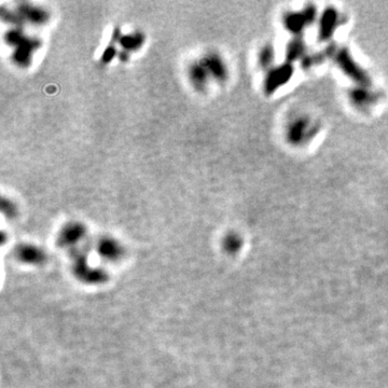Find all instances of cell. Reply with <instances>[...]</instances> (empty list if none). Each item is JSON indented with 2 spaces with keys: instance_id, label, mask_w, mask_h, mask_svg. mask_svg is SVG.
Here are the masks:
<instances>
[{
  "instance_id": "obj_9",
  "label": "cell",
  "mask_w": 388,
  "mask_h": 388,
  "mask_svg": "<svg viewBox=\"0 0 388 388\" xmlns=\"http://www.w3.org/2000/svg\"><path fill=\"white\" fill-rule=\"evenodd\" d=\"M341 15L337 12V10L329 7L326 8L325 11L319 17L318 23V39L320 41H327L331 39L333 34L337 29L338 25L341 24Z\"/></svg>"
},
{
  "instance_id": "obj_19",
  "label": "cell",
  "mask_w": 388,
  "mask_h": 388,
  "mask_svg": "<svg viewBox=\"0 0 388 388\" xmlns=\"http://www.w3.org/2000/svg\"><path fill=\"white\" fill-rule=\"evenodd\" d=\"M118 57H119L120 62H122V63H126V62H129V61H130V58H131V53L128 52V51L121 50V51L119 52V54H118Z\"/></svg>"
},
{
  "instance_id": "obj_12",
  "label": "cell",
  "mask_w": 388,
  "mask_h": 388,
  "mask_svg": "<svg viewBox=\"0 0 388 388\" xmlns=\"http://www.w3.org/2000/svg\"><path fill=\"white\" fill-rule=\"evenodd\" d=\"M306 44L301 36H296L291 39L286 46V60L287 63H293L297 61H302V58L306 55Z\"/></svg>"
},
{
  "instance_id": "obj_7",
  "label": "cell",
  "mask_w": 388,
  "mask_h": 388,
  "mask_svg": "<svg viewBox=\"0 0 388 388\" xmlns=\"http://www.w3.org/2000/svg\"><path fill=\"white\" fill-rule=\"evenodd\" d=\"M202 63L207 69L210 79L218 83H225L229 79V68L225 60L215 52H210L201 58Z\"/></svg>"
},
{
  "instance_id": "obj_6",
  "label": "cell",
  "mask_w": 388,
  "mask_h": 388,
  "mask_svg": "<svg viewBox=\"0 0 388 388\" xmlns=\"http://www.w3.org/2000/svg\"><path fill=\"white\" fill-rule=\"evenodd\" d=\"M352 105L360 110L370 109L380 101V94L373 91L370 85H357L348 92Z\"/></svg>"
},
{
  "instance_id": "obj_1",
  "label": "cell",
  "mask_w": 388,
  "mask_h": 388,
  "mask_svg": "<svg viewBox=\"0 0 388 388\" xmlns=\"http://www.w3.org/2000/svg\"><path fill=\"white\" fill-rule=\"evenodd\" d=\"M5 41L13 47L12 61L18 67H28L33 61V56L42 42L39 38L28 36L22 27H13L6 33Z\"/></svg>"
},
{
  "instance_id": "obj_13",
  "label": "cell",
  "mask_w": 388,
  "mask_h": 388,
  "mask_svg": "<svg viewBox=\"0 0 388 388\" xmlns=\"http://www.w3.org/2000/svg\"><path fill=\"white\" fill-rule=\"evenodd\" d=\"M336 50H337V47H335L334 45L331 44V45L327 46L325 50L322 52L305 55L302 58V61H301V66L303 67V69L306 70V69H309V68H312L314 66L320 65L325 62L327 57H333Z\"/></svg>"
},
{
  "instance_id": "obj_16",
  "label": "cell",
  "mask_w": 388,
  "mask_h": 388,
  "mask_svg": "<svg viewBox=\"0 0 388 388\" xmlns=\"http://www.w3.org/2000/svg\"><path fill=\"white\" fill-rule=\"evenodd\" d=\"M2 209L5 215L9 218L15 217L17 213V207L15 204L11 200H9L7 198H3L2 200Z\"/></svg>"
},
{
  "instance_id": "obj_14",
  "label": "cell",
  "mask_w": 388,
  "mask_h": 388,
  "mask_svg": "<svg viewBox=\"0 0 388 388\" xmlns=\"http://www.w3.org/2000/svg\"><path fill=\"white\" fill-rule=\"evenodd\" d=\"M84 234V228L80 223H70L65 227L61 233V240L63 243H74L79 240Z\"/></svg>"
},
{
  "instance_id": "obj_18",
  "label": "cell",
  "mask_w": 388,
  "mask_h": 388,
  "mask_svg": "<svg viewBox=\"0 0 388 388\" xmlns=\"http://www.w3.org/2000/svg\"><path fill=\"white\" fill-rule=\"evenodd\" d=\"M241 245V239L237 234H230L225 239V246L228 250L236 251Z\"/></svg>"
},
{
  "instance_id": "obj_5",
  "label": "cell",
  "mask_w": 388,
  "mask_h": 388,
  "mask_svg": "<svg viewBox=\"0 0 388 388\" xmlns=\"http://www.w3.org/2000/svg\"><path fill=\"white\" fill-rule=\"evenodd\" d=\"M295 68L291 66L290 63L281 64L277 67L269 69L264 81H263V90L266 95H272L275 93L281 86L287 84L291 77L294 76Z\"/></svg>"
},
{
  "instance_id": "obj_11",
  "label": "cell",
  "mask_w": 388,
  "mask_h": 388,
  "mask_svg": "<svg viewBox=\"0 0 388 388\" xmlns=\"http://www.w3.org/2000/svg\"><path fill=\"white\" fill-rule=\"evenodd\" d=\"M146 41V36L140 31H135L129 34H123L119 44L121 45L122 50L128 51L131 54L140 50Z\"/></svg>"
},
{
  "instance_id": "obj_2",
  "label": "cell",
  "mask_w": 388,
  "mask_h": 388,
  "mask_svg": "<svg viewBox=\"0 0 388 388\" xmlns=\"http://www.w3.org/2000/svg\"><path fill=\"white\" fill-rule=\"evenodd\" d=\"M318 131L319 125L310 120L308 116H298L287 125L286 138L293 146L304 144L313 139Z\"/></svg>"
},
{
  "instance_id": "obj_15",
  "label": "cell",
  "mask_w": 388,
  "mask_h": 388,
  "mask_svg": "<svg viewBox=\"0 0 388 388\" xmlns=\"http://www.w3.org/2000/svg\"><path fill=\"white\" fill-rule=\"evenodd\" d=\"M275 50L272 44H265L258 53V64L262 68H269L274 62Z\"/></svg>"
},
{
  "instance_id": "obj_17",
  "label": "cell",
  "mask_w": 388,
  "mask_h": 388,
  "mask_svg": "<svg viewBox=\"0 0 388 388\" xmlns=\"http://www.w3.org/2000/svg\"><path fill=\"white\" fill-rule=\"evenodd\" d=\"M118 54H119V52H118V50H116L115 45L109 44L105 48V51L103 52V54L101 56V63L104 65L109 64L115 56H118Z\"/></svg>"
},
{
  "instance_id": "obj_3",
  "label": "cell",
  "mask_w": 388,
  "mask_h": 388,
  "mask_svg": "<svg viewBox=\"0 0 388 388\" xmlns=\"http://www.w3.org/2000/svg\"><path fill=\"white\" fill-rule=\"evenodd\" d=\"M335 64L342 72L357 83V85H370V78L368 74L354 60L347 48H337L334 56Z\"/></svg>"
},
{
  "instance_id": "obj_8",
  "label": "cell",
  "mask_w": 388,
  "mask_h": 388,
  "mask_svg": "<svg viewBox=\"0 0 388 388\" xmlns=\"http://www.w3.org/2000/svg\"><path fill=\"white\" fill-rule=\"evenodd\" d=\"M22 24L28 23L32 25L41 26L48 22L50 19V13L44 8L35 6L33 4H19L15 9Z\"/></svg>"
},
{
  "instance_id": "obj_10",
  "label": "cell",
  "mask_w": 388,
  "mask_h": 388,
  "mask_svg": "<svg viewBox=\"0 0 388 388\" xmlns=\"http://www.w3.org/2000/svg\"><path fill=\"white\" fill-rule=\"evenodd\" d=\"M187 75L189 82L193 86V89L198 92L205 91L209 81L211 80L207 69L201 60L193 62L189 65Z\"/></svg>"
},
{
  "instance_id": "obj_4",
  "label": "cell",
  "mask_w": 388,
  "mask_h": 388,
  "mask_svg": "<svg viewBox=\"0 0 388 388\" xmlns=\"http://www.w3.org/2000/svg\"><path fill=\"white\" fill-rule=\"evenodd\" d=\"M317 16V10L313 5L305 7L302 11L288 12L284 15V27L295 36H301L306 27L312 25Z\"/></svg>"
}]
</instances>
